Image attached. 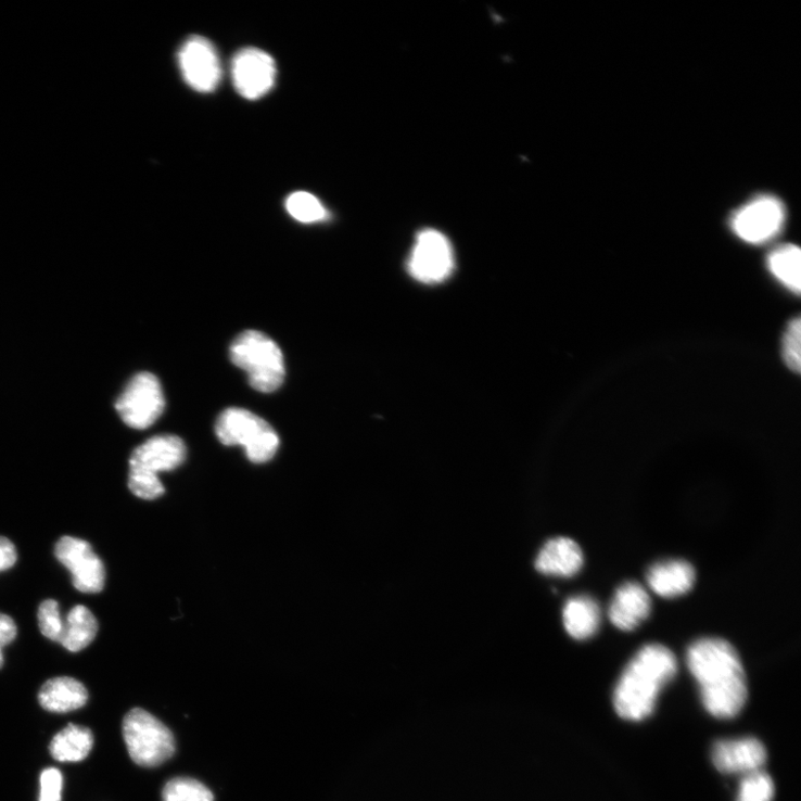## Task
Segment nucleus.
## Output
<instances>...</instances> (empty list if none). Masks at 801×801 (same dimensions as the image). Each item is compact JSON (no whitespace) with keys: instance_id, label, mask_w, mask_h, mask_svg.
<instances>
[{"instance_id":"obj_22","label":"nucleus","mask_w":801,"mask_h":801,"mask_svg":"<svg viewBox=\"0 0 801 801\" xmlns=\"http://www.w3.org/2000/svg\"><path fill=\"white\" fill-rule=\"evenodd\" d=\"M290 215L305 225L323 220L328 212L321 201L307 192H295L285 203Z\"/></svg>"},{"instance_id":"obj_24","label":"nucleus","mask_w":801,"mask_h":801,"mask_svg":"<svg viewBox=\"0 0 801 801\" xmlns=\"http://www.w3.org/2000/svg\"><path fill=\"white\" fill-rule=\"evenodd\" d=\"M775 785L763 771L743 776L738 793V801H773Z\"/></svg>"},{"instance_id":"obj_26","label":"nucleus","mask_w":801,"mask_h":801,"mask_svg":"<svg viewBox=\"0 0 801 801\" xmlns=\"http://www.w3.org/2000/svg\"><path fill=\"white\" fill-rule=\"evenodd\" d=\"M128 486L134 495L145 500L157 499L165 493L158 475L142 471H129Z\"/></svg>"},{"instance_id":"obj_14","label":"nucleus","mask_w":801,"mask_h":801,"mask_svg":"<svg viewBox=\"0 0 801 801\" xmlns=\"http://www.w3.org/2000/svg\"><path fill=\"white\" fill-rule=\"evenodd\" d=\"M650 611L651 599L645 588L637 583H627L616 590L609 618L618 630L632 632L641 625Z\"/></svg>"},{"instance_id":"obj_3","label":"nucleus","mask_w":801,"mask_h":801,"mask_svg":"<svg viewBox=\"0 0 801 801\" xmlns=\"http://www.w3.org/2000/svg\"><path fill=\"white\" fill-rule=\"evenodd\" d=\"M230 356L232 363L246 372L251 386L256 391L271 393L283 384V353L270 336L254 330L245 331L232 342Z\"/></svg>"},{"instance_id":"obj_28","label":"nucleus","mask_w":801,"mask_h":801,"mask_svg":"<svg viewBox=\"0 0 801 801\" xmlns=\"http://www.w3.org/2000/svg\"><path fill=\"white\" fill-rule=\"evenodd\" d=\"M63 776L56 768L43 771L40 776L39 801H62Z\"/></svg>"},{"instance_id":"obj_25","label":"nucleus","mask_w":801,"mask_h":801,"mask_svg":"<svg viewBox=\"0 0 801 801\" xmlns=\"http://www.w3.org/2000/svg\"><path fill=\"white\" fill-rule=\"evenodd\" d=\"M37 616L40 633L50 640L60 643L64 631V620L59 602L52 599L44 600L39 606Z\"/></svg>"},{"instance_id":"obj_23","label":"nucleus","mask_w":801,"mask_h":801,"mask_svg":"<svg viewBox=\"0 0 801 801\" xmlns=\"http://www.w3.org/2000/svg\"><path fill=\"white\" fill-rule=\"evenodd\" d=\"M163 801H214L212 791L192 778H175L163 789Z\"/></svg>"},{"instance_id":"obj_5","label":"nucleus","mask_w":801,"mask_h":801,"mask_svg":"<svg viewBox=\"0 0 801 801\" xmlns=\"http://www.w3.org/2000/svg\"><path fill=\"white\" fill-rule=\"evenodd\" d=\"M123 735L131 761L139 766L157 767L171 759L175 752L171 732L143 709L128 712L123 723Z\"/></svg>"},{"instance_id":"obj_17","label":"nucleus","mask_w":801,"mask_h":801,"mask_svg":"<svg viewBox=\"0 0 801 801\" xmlns=\"http://www.w3.org/2000/svg\"><path fill=\"white\" fill-rule=\"evenodd\" d=\"M87 700L88 692L84 685L69 677L49 681L38 695V701L44 710L59 714L80 709Z\"/></svg>"},{"instance_id":"obj_18","label":"nucleus","mask_w":801,"mask_h":801,"mask_svg":"<svg viewBox=\"0 0 801 801\" xmlns=\"http://www.w3.org/2000/svg\"><path fill=\"white\" fill-rule=\"evenodd\" d=\"M600 620L599 605L592 597H574L564 606V628L576 640H586L595 636L600 627Z\"/></svg>"},{"instance_id":"obj_10","label":"nucleus","mask_w":801,"mask_h":801,"mask_svg":"<svg viewBox=\"0 0 801 801\" xmlns=\"http://www.w3.org/2000/svg\"><path fill=\"white\" fill-rule=\"evenodd\" d=\"M231 72L237 92L251 101L269 93L277 79L275 59L254 48L241 50L236 54Z\"/></svg>"},{"instance_id":"obj_16","label":"nucleus","mask_w":801,"mask_h":801,"mask_svg":"<svg viewBox=\"0 0 801 801\" xmlns=\"http://www.w3.org/2000/svg\"><path fill=\"white\" fill-rule=\"evenodd\" d=\"M584 564V555L573 541L556 538L548 542L536 560L539 572L550 575L572 576Z\"/></svg>"},{"instance_id":"obj_21","label":"nucleus","mask_w":801,"mask_h":801,"mask_svg":"<svg viewBox=\"0 0 801 801\" xmlns=\"http://www.w3.org/2000/svg\"><path fill=\"white\" fill-rule=\"evenodd\" d=\"M768 270L788 290L799 294L801 290V252L793 244L775 249L767 258Z\"/></svg>"},{"instance_id":"obj_19","label":"nucleus","mask_w":801,"mask_h":801,"mask_svg":"<svg viewBox=\"0 0 801 801\" xmlns=\"http://www.w3.org/2000/svg\"><path fill=\"white\" fill-rule=\"evenodd\" d=\"M99 623L91 610L85 606L74 607L64 621V631L59 644L72 652H78L93 643Z\"/></svg>"},{"instance_id":"obj_6","label":"nucleus","mask_w":801,"mask_h":801,"mask_svg":"<svg viewBox=\"0 0 801 801\" xmlns=\"http://www.w3.org/2000/svg\"><path fill=\"white\" fill-rule=\"evenodd\" d=\"M115 408L125 424L144 430L153 425L165 409L160 380L152 373L132 377L116 399Z\"/></svg>"},{"instance_id":"obj_13","label":"nucleus","mask_w":801,"mask_h":801,"mask_svg":"<svg viewBox=\"0 0 801 801\" xmlns=\"http://www.w3.org/2000/svg\"><path fill=\"white\" fill-rule=\"evenodd\" d=\"M766 761L767 751L755 738L720 741L712 750V762L724 774L747 776L761 772Z\"/></svg>"},{"instance_id":"obj_27","label":"nucleus","mask_w":801,"mask_h":801,"mask_svg":"<svg viewBox=\"0 0 801 801\" xmlns=\"http://www.w3.org/2000/svg\"><path fill=\"white\" fill-rule=\"evenodd\" d=\"M800 333L801 321L799 318H797L790 321L783 339L784 361L786 366L796 373H799L801 368Z\"/></svg>"},{"instance_id":"obj_2","label":"nucleus","mask_w":801,"mask_h":801,"mask_svg":"<svg viewBox=\"0 0 801 801\" xmlns=\"http://www.w3.org/2000/svg\"><path fill=\"white\" fill-rule=\"evenodd\" d=\"M675 654L662 645L645 646L623 671L613 695L616 714L627 721L649 717L662 688L676 676Z\"/></svg>"},{"instance_id":"obj_20","label":"nucleus","mask_w":801,"mask_h":801,"mask_svg":"<svg viewBox=\"0 0 801 801\" xmlns=\"http://www.w3.org/2000/svg\"><path fill=\"white\" fill-rule=\"evenodd\" d=\"M93 745L94 737L91 730L68 725L54 737L50 750L58 762L78 763L91 752Z\"/></svg>"},{"instance_id":"obj_11","label":"nucleus","mask_w":801,"mask_h":801,"mask_svg":"<svg viewBox=\"0 0 801 801\" xmlns=\"http://www.w3.org/2000/svg\"><path fill=\"white\" fill-rule=\"evenodd\" d=\"M178 64L194 91H215L221 78V67L214 44L208 39L198 35L187 39L178 52Z\"/></svg>"},{"instance_id":"obj_29","label":"nucleus","mask_w":801,"mask_h":801,"mask_svg":"<svg viewBox=\"0 0 801 801\" xmlns=\"http://www.w3.org/2000/svg\"><path fill=\"white\" fill-rule=\"evenodd\" d=\"M17 635L14 620L8 614L0 613V668L4 664L3 649L9 646Z\"/></svg>"},{"instance_id":"obj_30","label":"nucleus","mask_w":801,"mask_h":801,"mask_svg":"<svg viewBox=\"0 0 801 801\" xmlns=\"http://www.w3.org/2000/svg\"><path fill=\"white\" fill-rule=\"evenodd\" d=\"M17 561V551L14 544L8 538L0 537V571L14 567Z\"/></svg>"},{"instance_id":"obj_7","label":"nucleus","mask_w":801,"mask_h":801,"mask_svg":"<svg viewBox=\"0 0 801 801\" xmlns=\"http://www.w3.org/2000/svg\"><path fill=\"white\" fill-rule=\"evenodd\" d=\"M785 217V207L777 198L762 195L738 208L730 219V227L740 240L764 244L780 233Z\"/></svg>"},{"instance_id":"obj_4","label":"nucleus","mask_w":801,"mask_h":801,"mask_svg":"<svg viewBox=\"0 0 801 801\" xmlns=\"http://www.w3.org/2000/svg\"><path fill=\"white\" fill-rule=\"evenodd\" d=\"M218 440L226 445H241L253 463L275 458L280 438L276 430L258 416L240 408L223 412L215 424Z\"/></svg>"},{"instance_id":"obj_1","label":"nucleus","mask_w":801,"mask_h":801,"mask_svg":"<svg viewBox=\"0 0 801 801\" xmlns=\"http://www.w3.org/2000/svg\"><path fill=\"white\" fill-rule=\"evenodd\" d=\"M687 663L709 714L721 720L736 717L747 697V681L736 649L720 638H702L688 649Z\"/></svg>"},{"instance_id":"obj_9","label":"nucleus","mask_w":801,"mask_h":801,"mask_svg":"<svg viewBox=\"0 0 801 801\" xmlns=\"http://www.w3.org/2000/svg\"><path fill=\"white\" fill-rule=\"evenodd\" d=\"M55 556L73 574L74 587L84 594H99L105 586V567L87 542L63 537L56 544Z\"/></svg>"},{"instance_id":"obj_8","label":"nucleus","mask_w":801,"mask_h":801,"mask_svg":"<svg viewBox=\"0 0 801 801\" xmlns=\"http://www.w3.org/2000/svg\"><path fill=\"white\" fill-rule=\"evenodd\" d=\"M455 269L450 241L435 230L421 232L409 260L411 276L422 283L434 284L448 279Z\"/></svg>"},{"instance_id":"obj_12","label":"nucleus","mask_w":801,"mask_h":801,"mask_svg":"<svg viewBox=\"0 0 801 801\" xmlns=\"http://www.w3.org/2000/svg\"><path fill=\"white\" fill-rule=\"evenodd\" d=\"M187 458V447L176 435H156L134 450L129 459V471L158 474L180 467Z\"/></svg>"},{"instance_id":"obj_15","label":"nucleus","mask_w":801,"mask_h":801,"mask_svg":"<svg viewBox=\"0 0 801 801\" xmlns=\"http://www.w3.org/2000/svg\"><path fill=\"white\" fill-rule=\"evenodd\" d=\"M647 578L654 594L662 598H676L692 589L696 571L685 560H666L653 564Z\"/></svg>"}]
</instances>
